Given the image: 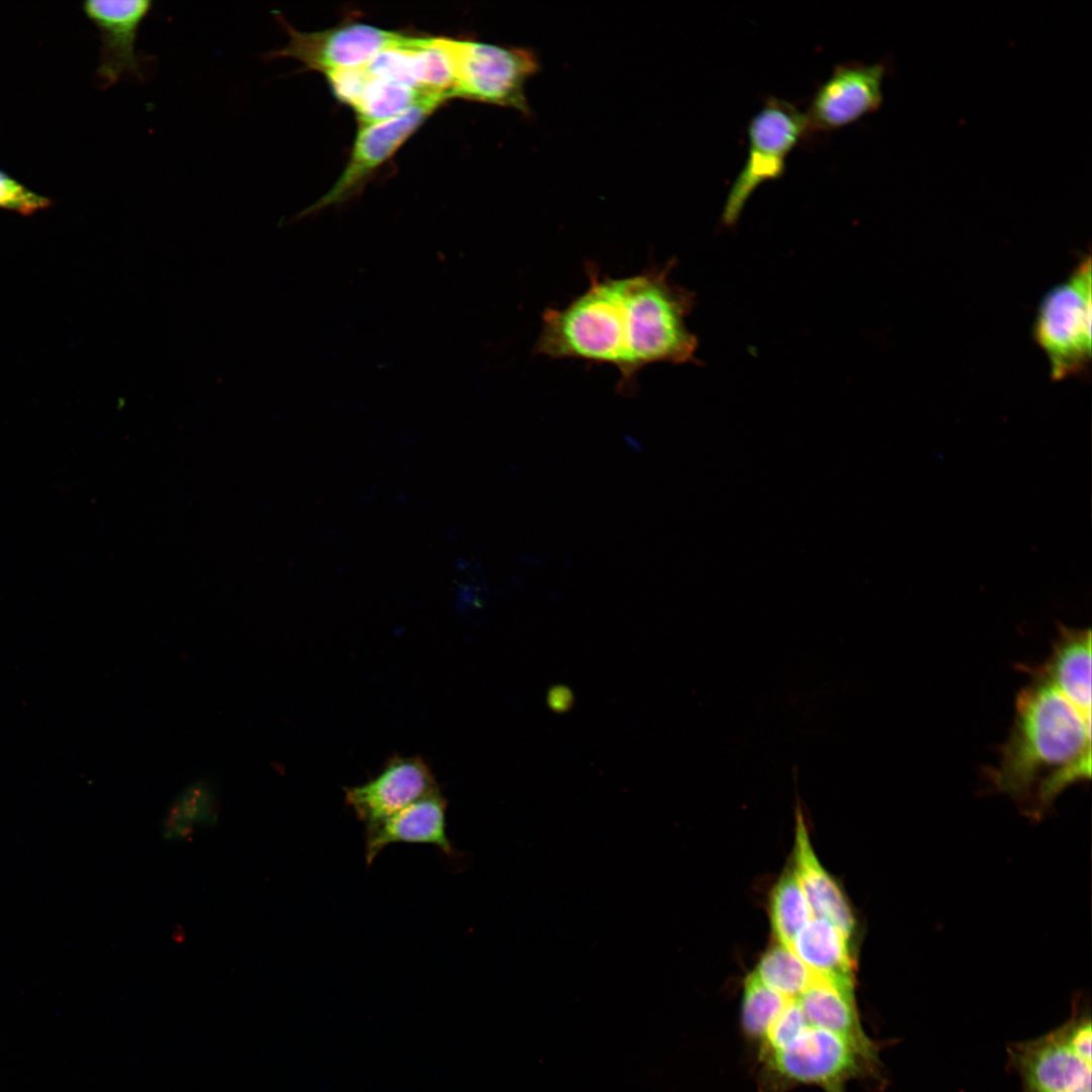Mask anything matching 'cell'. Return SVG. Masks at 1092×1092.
<instances>
[{"instance_id":"52a82bcc","label":"cell","mask_w":1092,"mask_h":1092,"mask_svg":"<svg viewBox=\"0 0 1092 1092\" xmlns=\"http://www.w3.org/2000/svg\"><path fill=\"white\" fill-rule=\"evenodd\" d=\"M445 101L428 100L392 118L359 126L346 167L333 187L298 217L355 196L372 173L386 162Z\"/></svg>"},{"instance_id":"ba28073f","label":"cell","mask_w":1092,"mask_h":1092,"mask_svg":"<svg viewBox=\"0 0 1092 1092\" xmlns=\"http://www.w3.org/2000/svg\"><path fill=\"white\" fill-rule=\"evenodd\" d=\"M886 74L883 62L837 65L810 101L805 113L808 132L835 130L878 110Z\"/></svg>"},{"instance_id":"6da1fadb","label":"cell","mask_w":1092,"mask_h":1092,"mask_svg":"<svg viewBox=\"0 0 1092 1092\" xmlns=\"http://www.w3.org/2000/svg\"><path fill=\"white\" fill-rule=\"evenodd\" d=\"M674 260L627 277L586 266L588 287L567 305L546 308L535 353L617 368V390L630 395L647 365L696 363L698 338L687 326L694 292L674 283Z\"/></svg>"},{"instance_id":"277c9868","label":"cell","mask_w":1092,"mask_h":1092,"mask_svg":"<svg viewBox=\"0 0 1092 1092\" xmlns=\"http://www.w3.org/2000/svg\"><path fill=\"white\" fill-rule=\"evenodd\" d=\"M444 41L453 65V98L529 112L525 84L539 69L532 51L472 39Z\"/></svg>"},{"instance_id":"3957f363","label":"cell","mask_w":1092,"mask_h":1092,"mask_svg":"<svg viewBox=\"0 0 1092 1092\" xmlns=\"http://www.w3.org/2000/svg\"><path fill=\"white\" fill-rule=\"evenodd\" d=\"M1091 300L1087 255L1065 281L1045 293L1036 311L1033 338L1048 358L1054 380L1084 374L1090 365Z\"/></svg>"},{"instance_id":"44dd1931","label":"cell","mask_w":1092,"mask_h":1092,"mask_svg":"<svg viewBox=\"0 0 1092 1092\" xmlns=\"http://www.w3.org/2000/svg\"><path fill=\"white\" fill-rule=\"evenodd\" d=\"M790 999L764 985L753 973L744 981L741 1021L745 1032L763 1038Z\"/></svg>"},{"instance_id":"e0dca14e","label":"cell","mask_w":1092,"mask_h":1092,"mask_svg":"<svg viewBox=\"0 0 1092 1092\" xmlns=\"http://www.w3.org/2000/svg\"><path fill=\"white\" fill-rule=\"evenodd\" d=\"M358 69L361 89L350 106L356 113L359 126L392 118L428 100L447 101L444 97L425 94L402 83L371 76L362 67Z\"/></svg>"},{"instance_id":"ac0fdd59","label":"cell","mask_w":1092,"mask_h":1092,"mask_svg":"<svg viewBox=\"0 0 1092 1092\" xmlns=\"http://www.w3.org/2000/svg\"><path fill=\"white\" fill-rule=\"evenodd\" d=\"M812 917L810 906L792 868L782 875L770 894L769 919L777 941L790 946Z\"/></svg>"},{"instance_id":"5b68a950","label":"cell","mask_w":1092,"mask_h":1092,"mask_svg":"<svg viewBox=\"0 0 1092 1092\" xmlns=\"http://www.w3.org/2000/svg\"><path fill=\"white\" fill-rule=\"evenodd\" d=\"M805 113L778 97L767 98L748 123V152L745 164L728 192L721 214L725 226L734 225L755 189L781 178L786 160L808 134Z\"/></svg>"},{"instance_id":"5bb4252c","label":"cell","mask_w":1092,"mask_h":1092,"mask_svg":"<svg viewBox=\"0 0 1092 1092\" xmlns=\"http://www.w3.org/2000/svg\"><path fill=\"white\" fill-rule=\"evenodd\" d=\"M794 871L814 917L827 919L848 938L855 918L838 884L817 858L800 807L796 810Z\"/></svg>"},{"instance_id":"8fae6325","label":"cell","mask_w":1092,"mask_h":1092,"mask_svg":"<svg viewBox=\"0 0 1092 1092\" xmlns=\"http://www.w3.org/2000/svg\"><path fill=\"white\" fill-rule=\"evenodd\" d=\"M770 1065L784 1077L801 1083L822 1084L826 1089L859 1071L864 1062L854 1049L836 1034L812 1025L792 1042L770 1054Z\"/></svg>"},{"instance_id":"7c38bea8","label":"cell","mask_w":1092,"mask_h":1092,"mask_svg":"<svg viewBox=\"0 0 1092 1092\" xmlns=\"http://www.w3.org/2000/svg\"><path fill=\"white\" fill-rule=\"evenodd\" d=\"M1023 1092H1091V1062L1074 1053L1059 1030L1014 1045Z\"/></svg>"},{"instance_id":"9c48e42d","label":"cell","mask_w":1092,"mask_h":1092,"mask_svg":"<svg viewBox=\"0 0 1092 1092\" xmlns=\"http://www.w3.org/2000/svg\"><path fill=\"white\" fill-rule=\"evenodd\" d=\"M150 0H88L82 4L86 17L96 26L101 39L96 71L101 88L121 79L143 81V61L135 52L141 24L152 10Z\"/></svg>"},{"instance_id":"cb8c5ba5","label":"cell","mask_w":1092,"mask_h":1092,"mask_svg":"<svg viewBox=\"0 0 1092 1092\" xmlns=\"http://www.w3.org/2000/svg\"><path fill=\"white\" fill-rule=\"evenodd\" d=\"M1091 1021L1089 1017L1072 1019L1058 1028L1067 1045L1084 1060L1091 1062Z\"/></svg>"},{"instance_id":"ffe728a7","label":"cell","mask_w":1092,"mask_h":1092,"mask_svg":"<svg viewBox=\"0 0 1092 1092\" xmlns=\"http://www.w3.org/2000/svg\"><path fill=\"white\" fill-rule=\"evenodd\" d=\"M217 820L216 800L210 785L197 782L187 787L171 805L163 821V836L182 840L196 826L212 825Z\"/></svg>"},{"instance_id":"d6986e66","label":"cell","mask_w":1092,"mask_h":1092,"mask_svg":"<svg viewBox=\"0 0 1092 1092\" xmlns=\"http://www.w3.org/2000/svg\"><path fill=\"white\" fill-rule=\"evenodd\" d=\"M753 974L790 1000H797L816 977L790 946L778 941L761 956Z\"/></svg>"},{"instance_id":"7402d4cb","label":"cell","mask_w":1092,"mask_h":1092,"mask_svg":"<svg viewBox=\"0 0 1092 1092\" xmlns=\"http://www.w3.org/2000/svg\"><path fill=\"white\" fill-rule=\"evenodd\" d=\"M52 200L29 189L0 169V209L31 215L52 205Z\"/></svg>"},{"instance_id":"d4e9b609","label":"cell","mask_w":1092,"mask_h":1092,"mask_svg":"<svg viewBox=\"0 0 1092 1092\" xmlns=\"http://www.w3.org/2000/svg\"><path fill=\"white\" fill-rule=\"evenodd\" d=\"M828 1092H841L840 1086H834L827 1089Z\"/></svg>"},{"instance_id":"9a60e30c","label":"cell","mask_w":1092,"mask_h":1092,"mask_svg":"<svg viewBox=\"0 0 1092 1092\" xmlns=\"http://www.w3.org/2000/svg\"><path fill=\"white\" fill-rule=\"evenodd\" d=\"M810 1025L828 1030L849 1043L866 1063L876 1062L874 1043L864 1033L853 989L815 977L797 999Z\"/></svg>"},{"instance_id":"7a4b0ae2","label":"cell","mask_w":1092,"mask_h":1092,"mask_svg":"<svg viewBox=\"0 0 1092 1092\" xmlns=\"http://www.w3.org/2000/svg\"><path fill=\"white\" fill-rule=\"evenodd\" d=\"M990 779L1003 793L1039 811L1068 786L1091 777V706L1031 670Z\"/></svg>"},{"instance_id":"2e32d148","label":"cell","mask_w":1092,"mask_h":1092,"mask_svg":"<svg viewBox=\"0 0 1092 1092\" xmlns=\"http://www.w3.org/2000/svg\"><path fill=\"white\" fill-rule=\"evenodd\" d=\"M848 941L830 921L813 916L790 947L816 977L853 989L854 962Z\"/></svg>"},{"instance_id":"603a6c76","label":"cell","mask_w":1092,"mask_h":1092,"mask_svg":"<svg viewBox=\"0 0 1092 1092\" xmlns=\"http://www.w3.org/2000/svg\"><path fill=\"white\" fill-rule=\"evenodd\" d=\"M809 1025L798 1001L790 1000L765 1032V1050L772 1054L785 1048Z\"/></svg>"},{"instance_id":"30bf717a","label":"cell","mask_w":1092,"mask_h":1092,"mask_svg":"<svg viewBox=\"0 0 1092 1092\" xmlns=\"http://www.w3.org/2000/svg\"><path fill=\"white\" fill-rule=\"evenodd\" d=\"M437 790L431 769L420 757L394 756L375 778L344 791L346 804L366 828Z\"/></svg>"},{"instance_id":"8992f818","label":"cell","mask_w":1092,"mask_h":1092,"mask_svg":"<svg viewBox=\"0 0 1092 1092\" xmlns=\"http://www.w3.org/2000/svg\"><path fill=\"white\" fill-rule=\"evenodd\" d=\"M275 18L288 35L283 48L262 55L265 61L291 58L323 74L365 66L379 54L418 44L423 36L347 22L312 32L295 29L281 14Z\"/></svg>"},{"instance_id":"4fadbf2b","label":"cell","mask_w":1092,"mask_h":1092,"mask_svg":"<svg viewBox=\"0 0 1092 1092\" xmlns=\"http://www.w3.org/2000/svg\"><path fill=\"white\" fill-rule=\"evenodd\" d=\"M447 801L439 790L381 822L365 828V860L370 866L392 843L432 844L450 857L456 851L446 831Z\"/></svg>"}]
</instances>
